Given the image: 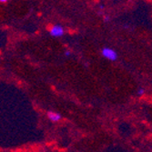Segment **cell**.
Returning <instances> with one entry per match:
<instances>
[{"label": "cell", "instance_id": "obj_7", "mask_svg": "<svg viewBox=\"0 0 152 152\" xmlns=\"http://www.w3.org/2000/svg\"><path fill=\"white\" fill-rule=\"evenodd\" d=\"M100 8H101V9H103V8H104V6H103V5H101V6H100Z\"/></svg>", "mask_w": 152, "mask_h": 152}, {"label": "cell", "instance_id": "obj_2", "mask_svg": "<svg viewBox=\"0 0 152 152\" xmlns=\"http://www.w3.org/2000/svg\"><path fill=\"white\" fill-rule=\"evenodd\" d=\"M64 28H63V26H60V25H54L50 30H49V33L52 37H60L64 35Z\"/></svg>", "mask_w": 152, "mask_h": 152}, {"label": "cell", "instance_id": "obj_3", "mask_svg": "<svg viewBox=\"0 0 152 152\" xmlns=\"http://www.w3.org/2000/svg\"><path fill=\"white\" fill-rule=\"evenodd\" d=\"M47 115H48V119L51 120L52 122H58L62 118L61 114L58 112H56V111H48Z\"/></svg>", "mask_w": 152, "mask_h": 152}, {"label": "cell", "instance_id": "obj_5", "mask_svg": "<svg viewBox=\"0 0 152 152\" xmlns=\"http://www.w3.org/2000/svg\"><path fill=\"white\" fill-rule=\"evenodd\" d=\"M64 54H65V56H66V57H69L70 55H71V51H69V50H66Z\"/></svg>", "mask_w": 152, "mask_h": 152}, {"label": "cell", "instance_id": "obj_1", "mask_svg": "<svg viewBox=\"0 0 152 152\" xmlns=\"http://www.w3.org/2000/svg\"><path fill=\"white\" fill-rule=\"evenodd\" d=\"M101 55L102 56L110 61H115L118 59V53L116 50H114L113 48H104L101 50Z\"/></svg>", "mask_w": 152, "mask_h": 152}, {"label": "cell", "instance_id": "obj_4", "mask_svg": "<svg viewBox=\"0 0 152 152\" xmlns=\"http://www.w3.org/2000/svg\"><path fill=\"white\" fill-rule=\"evenodd\" d=\"M144 93H145V89L143 88H140L139 89L137 90V96H142V95H144Z\"/></svg>", "mask_w": 152, "mask_h": 152}, {"label": "cell", "instance_id": "obj_6", "mask_svg": "<svg viewBox=\"0 0 152 152\" xmlns=\"http://www.w3.org/2000/svg\"><path fill=\"white\" fill-rule=\"evenodd\" d=\"M108 19H109V18H108V17H107H107H105V21H106V22H107V21H108Z\"/></svg>", "mask_w": 152, "mask_h": 152}]
</instances>
